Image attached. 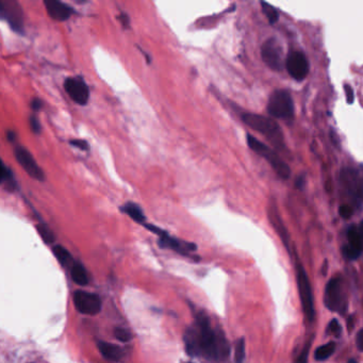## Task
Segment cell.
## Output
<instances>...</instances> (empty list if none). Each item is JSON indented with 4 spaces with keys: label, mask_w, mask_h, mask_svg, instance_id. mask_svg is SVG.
Here are the masks:
<instances>
[{
    "label": "cell",
    "mask_w": 363,
    "mask_h": 363,
    "mask_svg": "<svg viewBox=\"0 0 363 363\" xmlns=\"http://www.w3.org/2000/svg\"><path fill=\"white\" fill-rule=\"evenodd\" d=\"M200 352L210 360L226 359L230 353V347L225 335L222 333H215L211 328L209 318L205 313L197 314Z\"/></svg>",
    "instance_id": "cell-1"
},
{
    "label": "cell",
    "mask_w": 363,
    "mask_h": 363,
    "mask_svg": "<svg viewBox=\"0 0 363 363\" xmlns=\"http://www.w3.org/2000/svg\"><path fill=\"white\" fill-rule=\"evenodd\" d=\"M242 119L251 129L265 136L276 147H283L284 142L282 131L275 120L253 113H244L242 115Z\"/></svg>",
    "instance_id": "cell-2"
},
{
    "label": "cell",
    "mask_w": 363,
    "mask_h": 363,
    "mask_svg": "<svg viewBox=\"0 0 363 363\" xmlns=\"http://www.w3.org/2000/svg\"><path fill=\"white\" fill-rule=\"evenodd\" d=\"M246 140H247L248 147H250L251 150H253L259 156L262 157L263 159H265V160L271 164L273 169L276 171V174L281 178V179H284V180L289 179V177L291 176V169L289 168V165L279 157V155L276 151H274L272 148L269 147V146L259 141L258 139H256L251 135H247Z\"/></svg>",
    "instance_id": "cell-3"
},
{
    "label": "cell",
    "mask_w": 363,
    "mask_h": 363,
    "mask_svg": "<svg viewBox=\"0 0 363 363\" xmlns=\"http://www.w3.org/2000/svg\"><path fill=\"white\" fill-rule=\"evenodd\" d=\"M267 112L274 118L290 120L294 116V103L290 92L277 90L274 92L267 104Z\"/></svg>",
    "instance_id": "cell-4"
},
{
    "label": "cell",
    "mask_w": 363,
    "mask_h": 363,
    "mask_svg": "<svg viewBox=\"0 0 363 363\" xmlns=\"http://www.w3.org/2000/svg\"><path fill=\"white\" fill-rule=\"evenodd\" d=\"M341 181L349 199L356 206L363 203V173L359 169L344 168L341 171Z\"/></svg>",
    "instance_id": "cell-5"
},
{
    "label": "cell",
    "mask_w": 363,
    "mask_h": 363,
    "mask_svg": "<svg viewBox=\"0 0 363 363\" xmlns=\"http://www.w3.org/2000/svg\"><path fill=\"white\" fill-rule=\"evenodd\" d=\"M296 279L304 313L309 321H313L315 314L313 294H312L311 283L307 273H306L304 266L301 264H297L296 266Z\"/></svg>",
    "instance_id": "cell-6"
},
{
    "label": "cell",
    "mask_w": 363,
    "mask_h": 363,
    "mask_svg": "<svg viewBox=\"0 0 363 363\" xmlns=\"http://www.w3.org/2000/svg\"><path fill=\"white\" fill-rule=\"evenodd\" d=\"M324 302L326 307L331 311L340 312L341 314L346 312V297L343 290L342 280L340 278L331 279L327 283L326 289H325Z\"/></svg>",
    "instance_id": "cell-7"
},
{
    "label": "cell",
    "mask_w": 363,
    "mask_h": 363,
    "mask_svg": "<svg viewBox=\"0 0 363 363\" xmlns=\"http://www.w3.org/2000/svg\"><path fill=\"white\" fill-rule=\"evenodd\" d=\"M0 17L17 33H24V12L16 0H0Z\"/></svg>",
    "instance_id": "cell-8"
},
{
    "label": "cell",
    "mask_w": 363,
    "mask_h": 363,
    "mask_svg": "<svg viewBox=\"0 0 363 363\" xmlns=\"http://www.w3.org/2000/svg\"><path fill=\"white\" fill-rule=\"evenodd\" d=\"M261 58L267 66L275 72L282 71L285 66L282 47L274 37L266 40L261 46Z\"/></svg>",
    "instance_id": "cell-9"
},
{
    "label": "cell",
    "mask_w": 363,
    "mask_h": 363,
    "mask_svg": "<svg viewBox=\"0 0 363 363\" xmlns=\"http://www.w3.org/2000/svg\"><path fill=\"white\" fill-rule=\"evenodd\" d=\"M14 157L18 164L21 165L23 169L26 171L32 179L41 182L45 181L46 177L45 174H44V170L41 168L40 165L36 163L35 159L30 154V151L27 148H25L24 146L21 145H16L14 148Z\"/></svg>",
    "instance_id": "cell-10"
},
{
    "label": "cell",
    "mask_w": 363,
    "mask_h": 363,
    "mask_svg": "<svg viewBox=\"0 0 363 363\" xmlns=\"http://www.w3.org/2000/svg\"><path fill=\"white\" fill-rule=\"evenodd\" d=\"M64 90L71 99L80 106H85L90 99V87L81 77H68L65 79Z\"/></svg>",
    "instance_id": "cell-11"
},
{
    "label": "cell",
    "mask_w": 363,
    "mask_h": 363,
    "mask_svg": "<svg viewBox=\"0 0 363 363\" xmlns=\"http://www.w3.org/2000/svg\"><path fill=\"white\" fill-rule=\"evenodd\" d=\"M75 307L80 313L94 315L101 310V299L97 294L85 291H76L74 294Z\"/></svg>",
    "instance_id": "cell-12"
},
{
    "label": "cell",
    "mask_w": 363,
    "mask_h": 363,
    "mask_svg": "<svg viewBox=\"0 0 363 363\" xmlns=\"http://www.w3.org/2000/svg\"><path fill=\"white\" fill-rule=\"evenodd\" d=\"M285 68L289 75L296 81H302L309 74V62L301 52H292L285 60Z\"/></svg>",
    "instance_id": "cell-13"
},
{
    "label": "cell",
    "mask_w": 363,
    "mask_h": 363,
    "mask_svg": "<svg viewBox=\"0 0 363 363\" xmlns=\"http://www.w3.org/2000/svg\"><path fill=\"white\" fill-rule=\"evenodd\" d=\"M47 14L56 22H66L75 14V10L71 5L60 0H44Z\"/></svg>",
    "instance_id": "cell-14"
},
{
    "label": "cell",
    "mask_w": 363,
    "mask_h": 363,
    "mask_svg": "<svg viewBox=\"0 0 363 363\" xmlns=\"http://www.w3.org/2000/svg\"><path fill=\"white\" fill-rule=\"evenodd\" d=\"M158 244L161 248H168V250L175 251L181 254H188L189 252L195 251L197 250V246L194 243L178 240L176 238L170 237L168 233L159 238Z\"/></svg>",
    "instance_id": "cell-15"
},
{
    "label": "cell",
    "mask_w": 363,
    "mask_h": 363,
    "mask_svg": "<svg viewBox=\"0 0 363 363\" xmlns=\"http://www.w3.org/2000/svg\"><path fill=\"white\" fill-rule=\"evenodd\" d=\"M97 346L100 354L103 355L104 358L113 362H119L124 357L123 349L115 344H111L104 341H98Z\"/></svg>",
    "instance_id": "cell-16"
},
{
    "label": "cell",
    "mask_w": 363,
    "mask_h": 363,
    "mask_svg": "<svg viewBox=\"0 0 363 363\" xmlns=\"http://www.w3.org/2000/svg\"><path fill=\"white\" fill-rule=\"evenodd\" d=\"M120 211L128 215L130 219H132L140 225L143 226L146 223V216L143 212L142 208L136 202L128 201L124 203V205L120 207Z\"/></svg>",
    "instance_id": "cell-17"
},
{
    "label": "cell",
    "mask_w": 363,
    "mask_h": 363,
    "mask_svg": "<svg viewBox=\"0 0 363 363\" xmlns=\"http://www.w3.org/2000/svg\"><path fill=\"white\" fill-rule=\"evenodd\" d=\"M184 343H186L187 353L190 356L195 357L201 354L199 345V335L197 330L188 329L186 335H184Z\"/></svg>",
    "instance_id": "cell-18"
},
{
    "label": "cell",
    "mask_w": 363,
    "mask_h": 363,
    "mask_svg": "<svg viewBox=\"0 0 363 363\" xmlns=\"http://www.w3.org/2000/svg\"><path fill=\"white\" fill-rule=\"evenodd\" d=\"M1 184L8 192H15L17 190V182L15 176L10 168L2 163V175H1Z\"/></svg>",
    "instance_id": "cell-19"
},
{
    "label": "cell",
    "mask_w": 363,
    "mask_h": 363,
    "mask_svg": "<svg viewBox=\"0 0 363 363\" xmlns=\"http://www.w3.org/2000/svg\"><path fill=\"white\" fill-rule=\"evenodd\" d=\"M347 245L362 252L363 251V238L359 232L358 226H350L347 230Z\"/></svg>",
    "instance_id": "cell-20"
},
{
    "label": "cell",
    "mask_w": 363,
    "mask_h": 363,
    "mask_svg": "<svg viewBox=\"0 0 363 363\" xmlns=\"http://www.w3.org/2000/svg\"><path fill=\"white\" fill-rule=\"evenodd\" d=\"M71 275L74 281L78 283L79 285H86L88 282L87 274L84 269V266L79 262H75L72 266Z\"/></svg>",
    "instance_id": "cell-21"
},
{
    "label": "cell",
    "mask_w": 363,
    "mask_h": 363,
    "mask_svg": "<svg viewBox=\"0 0 363 363\" xmlns=\"http://www.w3.org/2000/svg\"><path fill=\"white\" fill-rule=\"evenodd\" d=\"M53 251L56 260L59 261V263L63 266H66L73 262V257L71 252H69L65 247L61 245H56L53 247Z\"/></svg>",
    "instance_id": "cell-22"
},
{
    "label": "cell",
    "mask_w": 363,
    "mask_h": 363,
    "mask_svg": "<svg viewBox=\"0 0 363 363\" xmlns=\"http://www.w3.org/2000/svg\"><path fill=\"white\" fill-rule=\"evenodd\" d=\"M335 350V344L334 342H330L327 344H324L321 347H318L314 353V359L316 361H325L330 358Z\"/></svg>",
    "instance_id": "cell-23"
},
{
    "label": "cell",
    "mask_w": 363,
    "mask_h": 363,
    "mask_svg": "<svg viewBox=\"0 0 363 363\" xmlns=\"http://www.w3.org/2000/svg\"><path fill=\"white\" fill-rule=\"evenodd\" d=\"M36 230L39 232L42 240L45 242L46 244H53L56 241L55 233L53 232L52 229H50L46 224H44V223H40V224L36 225Z\"/></svg>",
    "instance_id": "cell-24"
},
{
    "label": "cell",
    "mask_w": 363,
    "mask_h": 363,
    "mask_svg": "<svg viewBox=\"0 0 363 363\" xmlns=\"http://www.w3.org/2000/svg\"><path fill=\"white\" fill-rule=\"evenodd\" d=\"M261 8H262L263 14L266 16V18L269 20V22L272 25H274V24L278 22L279 13H278V11L275 8H274L272 4H270L269 2H265V1H261Z\"/></svg>",
    "instance_id": "cell-25"
},
{
    "label": "cell",
    "mask_w": 363,
    "mask_h": 363,
    "mask_svg": "<svg viewBox=\"0 0 363 363\" xmlns=\"http://www.w3.org/2000/svg\"><path fill=\"white\" fill-rule=\"evenodd\" d=\"M234 359L235 363H243L245 359V340L241 337L237 341L234 349Z\"/></svg>",
    "instance_id": "cell-26"
},
{
    "label": "cell",
    "mask_w": 363,
    "mask_h": 363,
    "mask_svg": "<svg viewBox=\"0 0 363 363\" xmlns=\"http://www.w3.org/2000/svg\"><path fill=\"white\" fill-rule=\"evenodd\" d=\"M29 125H30L31 130H32V132L34 133V135H36V136L41 135V133H42V125L40 123L39 118H37V116L34 115V114H31V115L29 116Z\"/></svg>",
    "instance_id": "cell-27"
},
{
    "label": "cell",
    "mask_w": 363,
    "mask_h": 363,
    "mask_svg": "<svg viewBox=\"0 0 363 363\" xmlns=\"http://www.w3.org/2000/svg\"><path fill=\"white\" fill-rule=\"evenodd\" d=\"M114 336H115L118 341L123 343H127L131 340V334L128 330H126L124 328L114 329Z\"/></svg>",
    "instance_id": "cell-28"
},
{
    "label": "cell",
    "mask_w": 363,
    "mask_h": 363,
    "mask_svg": "<svg viewBox=\"0 0 363 363\" xmlns=\"http://www.w3.org/2000/svg\"><path fill=\"white\" fill-rule=\"evenodd\" d=\"M69 144H71L73 147L78 148L81 151H88L90 150V144H88L87 141L82 139H73L69 140Z\"/></svg>",
    "instance_id": "cell-29"
},
{
    "label": "cell",
    "mask_w": 363,
    "mask_h": 363,
    "mask_svg": "<svg viewBox=\"0 0 363 363\" xmlns=\"http://www.w3.org/2000/svg\"><path fill=\"white\" fill-rule=\"evenodd\" d=\"M328 333L329 334H331V335H335V336H340L341 335V334H342V327H341V325H340V323L339 322H337L336 320H333V321H331L330 323H329V325H328Z\"/></svg>",
    "instance_id": "cell-30"
},
{
    "label": "cell",
    "mask_w": 363,
    "mask_h": 363,
    "mask_svg": "<svg viewBox=\"0 0 363 363\" xmlns=\"http://www.w3.org/2000/svg\"><path fill=\"white\" fill-rule=\"evenodd\" d=\"M339 213L343 219L347 220V219L352 218V215L354 214V209L352 206H349V205H342L339 208Z\"/></svg>",
    "instance_id": "cell-31"
},
{
    "label": "cell",
    "mask_w": 363,
    "mask_h": 363,
    "mask_svg": "<svg viewBox=\"0 0 363 363\" xmlns=\"http://www.w3.org/2000/svg\"><path fill=\"white\" fill-rule=\"evenodd\" d=\"M344 91H345V97H346V100H347V104L352 105L354 103V99H355L353 87L350 86L349 84H345V85H344Z\"/></svg>",
    "instance_id": "cell-32"
},
{
    "label": "cell",
    "mask_w": 363,
    "mask_h": 363,
    "mask_svg": "<svg viewBox=\"0 0 363 363\" xmlns=\"http://www.w3.org/2000/svg\"><path fill=\"white\" fill-rule=\"evenodd\" d=\"M118 21L120 22V24H122V26L124 29H129L130 28V17L129 15L127 13H120L118 15Z\"/></svg>",
    "instance_id": "cell-33"
},
{
    "label": "cell",
    "mask_w": 363,
    "mask_h": 363,
    "mask_svg": "<svg viewBox=\"0 0 363 363\" xmlns=\"http://www.w3.org/2000/svg\"><path fill=\"white\" fill-rule=\"evenodd\" d=\"M30 107H31V110H32L33 112H39L43 108V101L40 98L34 97L32 100H31Z\"/></svg>",
    "instance_id": "cell-34"
},
{
    "label": "cell",
    "mask_w": 363,
    "mask_h": 363,
    "mask_svg": "<svg viewBox=\"0 0 363 363\" xmlns=\"http://www.w3.org/2000/svg\"><path fill=\"white\" fill-rule=\"evenodd\" d=\"M308 356H309V345L306 346L303 352L299 355V357L297 358V360L295 361V363H307L308 362Z\"/></svg>",
    "instance_id": "cell-35"
},
{
    "label": "cell",
    "mask_w": 363,
    "mask_h": 363,
    "mask_svg": "<svg viewBox=\"0 0 363 363\" xmlns=\"http://www.w3.org/2000/svg\"><path fill=\"white\" fill-rule=\"evenodd\" d=\"M356 344L361 352H363V329H361L356 337Z\"/></svg>",
    "instance_id": "cell-36"
},
{
    "label": "cell",
    "mask_w": 363,
    "mask_h": 363,
    "mask_svg": "<svg viewBox=\"0 0 363 363\" xmlns=\"http://www.w3.org/2000/svg\"><path fill=\"white\" fill-rule=\"evenodd\" d=\"M16 139H17V135H16V132L14 130L10 129V130L7 131V140L10 143L14 144L16 142Z\"/></svg>",
    "instance_id": "cell-37"
},
{
    "label": "cell",
    "mask_w": 363,
    "mask_h": 363,
    "mask_svg": "<svg viewBox=\"0 0 363 363\" xmlns=\"http://www.w3.org/2000/svg\"><path fill=\"white\" fill-rule=\"evenodd\" d=\"M358 229H359V232H360V234H361V237L363 238V220L361 221L360 225L358 226Z\"/></svg>",
    "instance_id": "cell-38"
},
{
    "label": "cell",
    "mask_w": 363,
    "mask_h": 363,
    "mask_svg": "<svg viewBox=\"0 0 363 363\" xmlns=\"http://www.w3.org/2000/svg\"><path fill=\"white\" fill-rule=\"evenodd\" d=\"M349 362H350V363H357V362H356V361H355V360H350V361H349Z\"/></svg>",
    "instance_id": "cell-39"
},
{
    "label": "cell",
    "mask_w": 363,
    "mask_h": 363,
    "mask_svg": "<svg viewBox=\"0 0 363 363\" xmlns=\"http://www.w3.org/2000/svg\"><path fill=\"white\" fill-rule=\"evenodd\" d=\"M183 363H192V362H183Z\"/></svg>",
    "instance_id": "cell-40"
}]
</instances>
